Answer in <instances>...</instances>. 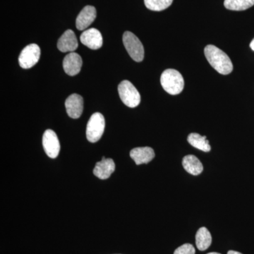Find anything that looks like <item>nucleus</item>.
Returning <instances> with one entry per match:
<instances>
[{
  "label": "nucleus",
  "mask_w": 254,
  "mask_h": 254,
  "mask_svg": "<svg viewBox=\"0 0 254 254\" xmlns=\"http://www.w3.org/2000/svg\"><path fill=\"white\" fill-rule=\"evenodd\" d=\"M205 58L212 67L220 74H230L233 70L231 60L226 53L213 45H208L205 48Z\"/></svg>",
  "instance_id": "nucleus-1"
},
{
  "label": "nucleus",
  "mask_w": 254,
  "mask_h": 254,
  "mask_svg": "<svg viewBox=\"0 0 254 254\" xmlns=\"http://www.w3.org/2000/svg\"><path fill=\"white\" fill-rule=\"evenodd\" d=\"M160 83L163 89L170 95L180 94L185 87V81L181 73L177 70L169 68L162 73Z\"/></svg>",
  "instance_id": "nucleus-2"
},
{
  "label": "nucleus",
  "mask_w": 254,
  "mask_h": 254,
  "mask_svg": "<svg viewBox=\"0 0 254 254\" xmlns=\"http://www.w3.org/2000/svg\"><path fill=\"white\" fill-rule=\"evenodd\" d=\"M118 93L124 104L128 108H136L141 103L139 92L131 82L125 80L118 86Z\"/></svg>",
  "instance_id": "nucleus-3"
},
{
  "label": "nucleus",
  "mask_w": 254,
  "mask_h": 254,
  "mask_svg": "<svg viewBox=\"0 0 254 254\" xmlns=\"http://www.w3.org/2000/svg\"><path fill=\"white\" fill-rule=\"evenodd\" d=\"M105 120L104 117L100 113L92 115L89 121L87 124L86 138L91 143L99 141L104 133Z\"/></svg>",
  "instance_id": "nucleus-4"
},
{
  "label": "nucleus",
  "mask_w": 254,
  "mask_h": 254,
  "mask_svg": "<svg viewBox=\"0 0 254 254\" xmlns=\"http://www.w3.org/2000/svg\"><path fill=\"white\" fill-rule=\"evenodd\" d=\"M124 46L130 57L137 62L143 61L144 58V48L141 42L133 33L126 31L123 35Z\"/></svg>",
  "instance_id": "nucleus-5"
},
{
  "label": "nucleus",
  "mask_w": 254,
  "mask_h": 254,
  "mask_svg": "<svg viewBox=\"0 0 254 254\" xmlns=\"http://www.w3.org/2000/svg\"><path fill=\"white\" fill-rule=\"evenodd\" d=\"M40 57H41V49L39 46L33 43L23 48L18 58V63L21 67L30 68L38 63Z\"/></svg>",
  "instance_id": "nucleus-6"
},
{
  "label": "nucleus",
  "mask_w": 254,
  "mask_h": 254,
  "mask_svg": "<svg viewBox=\"0 0 254 254\" xmlns=\"http://www.w3.org/2000/svg\"><path fill=\"white\" fill-rule=\"evenodd\" d=\"M43 145L48 156L55 158L59 155L60 141L56 133L51 129H47L43 137Z\"/></svg>",
  "instance_id": "nucleus-7"
},
{
  "label": "nucleus",
  "mask_w": 254,
  "mask_h": 254,
  "mask_svg": "<svg viewBox=\"0 0 254 254\" xmlns=\"http://www.w3.org/2000/svg\"><path fill=\"white\" fill-rule=\"evenodd\" d=\"M82 44L91 50H98L103 46V36L96 28L85 30L80 37Z\"/></svg>",
  "instance_id": "nucleus-8"
},
{
  "label": "nucleus",
  "mask_w": 254,
  "mask_h": 254,
  "mask_svg": "<svg viewBox=\"0 0 254 254\" xmlns=\"http://www.w3.org/2000/svg\"><path fill=\"white\" fill-rule=\"evenodd\" d=\"M65 107L68 117L72 119L79 118L83 113V98L78 94L69 95L65 101Z\"/></svg>",
  "instance_id": "nucleus-9"
},
{
  "label": "nucleus",
  "mask_w": 254,
  "mask_h": 254,
  "mask_svg": "<svg viewBox=\"0 0 254 254\" xmlns=\"http://www.w3.org/2000/svg\"><path fill=\"white\" fill-rule=\"evenodd\" d=\"M83 62L81 56L76 53H70L63 60V68L65 73L69 76H75L81 71Z\"/></svg>",
  "instance_id": "nucleus-10"
},
{
  "label": "nucleus",
  "mask_w": 254,
  "mask_h": 254,
  "mask_svg": "<svg viewBox=\"0 0 254 254\" xmlns=\"http://www.w3.org/2000/svg\"><path fill=\"white\" fill-rule=\"evenodd\" d=\"M96 14V9L94 6L89 5L85 6L76 18V26L77 29L79 31H84L88 28L95 21Z\"/></svg>",
  "instance_id": "nucleus-11"
},
{
  "label": "nucleus",
  "mask_w": 254,
  "mask_h": 254,
  "mask_svg": "<svg viewBox=\"0 0 254 254\" xmlns=\"http://www.w3.org/2000/svg\"><path fill=\"white\" fill-rule=\"evenodd\" d=\"M78 46L77 38L71 30L65 31L58 42V48L62 53H73L77 49Z\"/></svg>",
  "instance_id": "nucleus-12"
},
{
  "label": "nucleus",
  "mask_w": 254,
  "mask_h": 254,
  "mask_svg": "<svg viewBox=\"0 0 254 254\" xmlns=\"http://www.w3.org/2000/svg\"><path fill=\"white\" fill-rule=\"evenodd\" d=\"M115 170V164L113 159H107L103 157L101 161L98 162L95 165L93 174L100 180H107L111 176Z\"/></svg>",
  "instance_id": "nucleus-13"
},
{
  "label": "nucleus",
  "mask_w": 254,
  "mask_h": 254,
  "mask_svg": "<svg viewBox=\"0 0 254 254\" xmlns=\"http://www.w3.org/2000/svg\"><path fill=\"white\" fill-rule=\"evenodd\" d=\"M130 156L137 165L150 163L155 158V152L150 147H139L133 148L130 152Z\"/></svg>",
  "instance_id": "nucleus-14"
},
{
  "label": "nucleus",
  "mask_w": 254,
  "mask_h": 254,
  "mask_svg": "<svg viewBox=\"0 0 254 254\" xmlns=\"http://www.w3.org/2000/svg\"><path fill=\"white\" fill-rule=\"evenodd\" d=\"M182 165L187 173L192 175H198L203 172V167L201 162L193 155L185 156L182 160Z\"/></svg>",
  "instance_id": "nucleus-15"
},
{
  "label": "nucleus",
  "mask_w": 254,
  "mask_h": 254,
  "mask_svg": "<svg viewBox=\"0 0 254 254\" xmlns=\"http://www.w3.org/2000/svg\"><path fill=\"white\" fill-rule=\"evenodd\" d=\"M212 243V237L208 229L200 227L195 235V245L200 251H205L209 248Z\"/></svg>",
  "instance_id": "nucleus-16"
},
{
  "label": "nucleus",
  "mask_w": 254,
  "mask_h": 254,
  "mask_svg": "<svg viewBox=\"0 0 254 254\" xmlns=\"http://www.w3.org/2000/svg\"><path fill=\"white\" fill-rule=\"evenodd\" d=\"M187 140L190 145L197 149L204 152H209L211 150V147L209 144V141L206 139V136H202L198 133H192L189 135Z\"/></svg>",
  "instance_id": "nucleus-17"
},
{
  "label": "nucleus",
  "mask_w": 254,
  "mask_h": 254,
  "mask_svg": "<svg viewBox=\"0 0 254 254\" xmlns=\"http://www.w3.org/2000/svg\"><path fill=\"white\" fill-rule=\"evenodd\" d=\"M224 5L232 11H244L254 5V0H225Z\"/></svg>",
  "instance_id": "nucleus-18"
},
{
  "label": "nucleus",
  "mask_w": 254,
  "mask_h": 254,
  "mask_svg": "<svg viewBox=\"0 0 254 254\" xmlns=\"http://www.w3.org/2000/svg\"><path fill=\"white\" fill-rule=\"evenodd\" d=\"M173 0H144L145 6L151 11H160L168 8Z\"/></svg>",
  "instance_id": "nucleus-19"
},
{
  "label": "nucleus",
  "mask_w": 254,
  "mask_h": 254,
  "mask_svg": "<svg viewBox=\"0 0 254 254\" xmlns=\"http://www.w3.org/2000/svg\"><path fill=\"white\" fill-rule=\"evenodd\" d=\"M195 250L193 245L185 244L175 250L174 254H195Z\"/></svg>",
  "instance_id": "nucleus-20"
},
{
  "label": "nucleus",
  "mask_w": 254,
  "mask_h": 254,
  "mask_svg": "<svg viewBox=\"0 0 254 254\" xmlns=\"http://www.w3.org/2000/svg\"><path fill=\"white\" fill-rule=\"evenodd\" d=\"M227 254H242L238 252H235V251H230V252H227Z\"/></svg>",
  "instance_id": "nucleus-21"
},
{
  "label": "nucleus",
  "mask_w": 254,
  "mask_h": 254,
  "mask_svg": "<svg viewBox=\"0 0 254 254\" xmlns=\"http://www.w3.org/2000/svg\"><path fill=\"white\" fill-rule=\"evenodd\" d=\"M250 48L254 51V38L253 41H252V43H250Z\"/></svg>",
  "instance_id": "nucleus-22"
},
{
  "label": "nucleus",
  "mask_w": 254,
  "mask_h": 254,
  "mask_svg": "<svg viewBox=\"0 0 254 254\" xmlns=\"http://www.w3.org/2000/svg\"><path fill=\"white\" fill-rule=\"evenodd\" d=\"M208 254H221L216 253V252H212V253H209Z\"/></svg>",
  "instance_id": "nucleus-23"
}]
</instances>
